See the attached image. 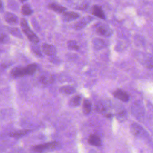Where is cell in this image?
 I'll return each mask as SVG.
<instances>
[{
  "mask_svg": "<svg viewBox=\"0 0 153 153\" xmlns=\"http://www.w3.org/2000/svg\"><path fill=\"white\" fill-rule=\"evenodd\" d=\"M20 2H25V1H26V0H19Z\"/></svg>",
  "mask_w": 153,
  "mask_h": 153,
  "instance_id": "27",
  "label": "cell"
},
{
  "mask_svg": "<svg viewBox=\"0 0 153 153\" xmlns=\"http://www.w3.org/2000/svg\"><path fill=\"white\" fill-rule=\"evenodd\" d=\"M48 8L51 10H53L54 11L57 12V13H64L66 8L63 6L59 5L58 4H56L55 3H51L48 5Z\"/></svg>",
  "mask_w": 153,
  "mask_h": 153,
  "instance_id": "13",
  "label": "cell"
},
{
  "mask_svg": "<svg viewBox=\"0 0 153 153\" xmlns=\"http://www.w3.org/2000/svg\"><path fill=\"white\" fill-rule=\"evenodd\" d=\"M37 69V65L35 63L30 64L25 67H16L11 71V76L14 78L21 77L25 75H32Z\"/></svg>",
  "mask_w": 153,
  "mask_h": 153,
  "instance_id": "1",
  "label": "cell"
},
{
  "mask_svg": "<svg viewBox=\"0 0 153 153\" xmlns=\"http://www.w3.org/2000/svg\"><path fill=\"white\" fill-rule=\"evenodd\" d=\"M130 130L131 133L137 137L143 136L144 135V130L143 128L136 123H133L131 124L130 127Z\"/></svg>",
  "mask_w": 153,
  "mask_h": 153,
  "instance_id": "6",
  "label": "cell"
},
{
  "mask_svg": "<svg viewBox=\"0 0 153 153\" xmlns=\"http://www.w3.org/2000/svg\"><path fill=\"white\" fill-rule=\"evenodd\" d=\"M60 91L62 93L66 94H72L74 93H75V90L74 87L71 86H63L60 87Z\"/></svg>",
  "mask_w": 153,
  "mask_h": 153,
  "instance_id": "15",
  "label": "cell"
},
{
  "mask_svg": "<svg viewBox=\"0 0 153 153\" xmlns=\"http://www.w3.org/2000/svg\"><path fill=\"white\" fill-rule=\"evenodd\" d=\"M1 21H0V27H1Z\"/></svg>",
  "mask_w": 153,
  "mask_h": 153,
  "instance_id": "28",
  "label": "cell"
},
{
  "mask_svg": "<svg viewBox=\"0 0 153 153\" xmlns=\"http://www.w3.org/2000/svg\"><path fill=\"white\" fill-rule=\"evenodd\" d=\"M8 40H9V38L6 34L2 32H0V42L7 43Z\"/></svg>",
  "mask_w": 153,
  "mask_h": 153,
  "instance_id": "24",
  "label": "cell"
},
{
  "mask_svg": "<svg viewBox=\"0 0 153 153\" xmlns=\"http://www.w3.org/2000/svg\"><path fill=\"white\" fill-rule=\"evenodd\" d=\"M3 10V3L1 0H0V11H2Z\"/></svg>",
  "mask_w": 153,
  "mask_h": 153,
  "instance_id": "26",
  "label": "cell"
},
{
  "mask_svg": "<svg viewBox=\"0 0 153 153\" xmlns=\"http://www.w3.org/2000/svg\"><path fill=\"white\" fill-rule=\"evenodd\" d=\"M54 76L50 74L42 75L39 78V81H41V82L44 84H51L54 81Z\"/></svg>",
  "mask_w": 153,
  "mask_h": 153,
  "instance_id": "11",
  "label": "cell"
},
{
  "mask_svg": "<svg viewBox=\"0 0 153 153\" xmlns=\"http://www.w3.org/2000/svg\"><path fill=\"white\" fill-rule=\"evenodd\" d=\"M8 31L14 36L19 37V38H22V33H20V30L16 27H9L8 28Z\"/></svg>",
  "mask_w": 153,
  "mask_h": 153,
  "instance_id": "22",
  "label": "cell"
},
{
  "mask_svg": "<svg viewBox=\"0 0 153 153\" xmlns=\"http://www.w3.org/2000/svg\"><path fill=\"white\" fill-rule=\"evenodd\" d=\"M5 20L10 25H16L18 23V17L12 13L7 12L4 14Z\"/></svg>",
  "mask_w": 153,
  "mask_h": 153,
  "instance_id": "8",
  "label": "cell"
},
{
  "mask_svg": "<svg viewBox=\"0 0 153 153\" xmlns=\"http://www.w3.org/2000/svg\"><path fill=\"white\" fill-rule=\"evenodd\" d=\"M113 95L115 97L121 100L123 102H127L129 100L128 94L126 91L121 90H117L115 91Z\"/></svg>",
  "mask_w": 153,
  "mask_h": 153,
  "instance_id": "7",
  "label": "cell"
},
{
  "mask_svg": "<svg viewBox=\"0 0 153 153\" xmlns=\"http://www.w3.org/2000/svg\"><path fill=\"white\" fill-rule=\"evenodd\" d=\"M91 111V103L88 100H84L83 103V112L85 114L87 115L90 114Z\"/></svg>",
  "mask_w": 153,
  "mask_h": 153,
  "instance_id": "16",
  "label": "cell"
},
{
  "mask_svg": "<svg viewBox=\"0 0 153 153\" xmlns=\"http://www.w3.org/2000/svg\"><path fill=\"white\" fill-rule=\"evenodd\" d=\"M90 18L89 17H84L81 20H79L78 22H77L75 25V27L76 29H81L82 27H84L90 21Z\"/></svg>",
  "mask_w": 153,
  "mask_h": 153,
  "instance_id": "14",
  "label": "cell"
},
{
  "mask_svg": "<svg viewBox=\"0 0 153 153\" xmlns=\"http://www.w3.org/2000/svg\"><path fill=\"white\" fill-rule=\"evenodd\" d=\"M29 132V130H22V131H18L16 132H13L10 134V136L13 137H16V138H19L21 137L25 134H26Z\"/></svg>",
  "mask_w": 153,
  "mask_h": 153,
  "instance_id": "19",
  "label": "cell"
},
{
  "mask_svg": "<svg viewBox=\"0 0 153 153\" xmlns=\"http://www.w3.org/2000/svg\"><path fill=\"white\" fill-rule=\"evenodd\" d=\"M127 113L126 111H123L120 112H118L117 114V118L120 121H124L127 119Z\"/></svg>",
  "mask_w": 153,
  "mask_h": 153,
  "instance_id": "21",
  "label": "cell"
},
{
  "mask_svg": "<svg viewBox=\"0 0 153 153\" xmlns=\"http://www.w3.org/2000/svg\"><path fill=\"white\" fill-rule=\"evenodd\" d=\"M95 109L96 111L99 112H105L106 110V107L105 106L104 104H103L102 103H99L98 104H97L96 105L95 107Z\"/></svg>",
  "mask_w": 153,
  "mask_h": 153,
  "instance_id": "23",
  "label": "cell"
},
{
  "mask_svg": "<svg viewBox=\"0 0 153 153\" xmlns=\"http://www.w3.org/2000/svg\"><path fill=\"white\" fill-rule=\"evenodd\" d=\"M43 53L48 56H54L56 54L57 51L54 46L51 44H44L42 46Z\"/></svg>",
  "mask_w": 153,
  "mask_h": 153,
  "instance_id": "5",
  "label": "cell"
},
{
  "mask_svg": "<svg viewBox=\"0 0 153 153\" xmlns=\"http://www.w3.org/2000/svg\"><path fill=\"white\" fill-rule=\"evenodd\" d=\"M68 47L69 49L74 50H78L79 48L78 42L74 40H71V41H68Z\"/></svg>",
  "mask_w": 153,
  "mask_h": 153,
  "instance_id": "20",
  "label": "cell"
},
{
  "mask_svg": "<svg viewBox=\"0 0 153 153\" xmlns=\"http://www.w3.org/2000/svg\"><path fill=\"white\" fill-rule=\"evenodd\" d=\"M32 50H33V51L36 54H38L39 56H41V53H40L39 50V48H38V47H35V46H33V48H32Z\"/></svg>",
  "mask_w": 153,
  "mask_h": 153,
  "instance_id": "25",
  "label": "cell"
},
{
  "mask_svg": "<svg viewBox=\"0 0 153 153\" xmlns=\"http://www.w3.org/2000/svg\"><path fill=\"white\" fill-rule=\"evenodd\" d=\"M20 25L22 30L27 36V38L33 44H37L39 42V38L35 33L29 27L27 21L25 19H22L20 21Z\"/></svg>",
  "mask_w": 153,
  "mask_h": 153,
  "instance_id": "2",
  "label": "cell"
},
{
  "mask_svg": "<svg viewBox=\"0 0 153 153\" xmlns=\"http://www.w3.org/2000/svg\"><path fill=\"white\" fill-rule=\"evenodd\" d=\"M81 97L79 96H75L74 97L71 99L70 100V105L72 106H78L81 104Z\"/></svg>",
  "mask_w": 153,
  "mask_h": 153,
  "instance_id": "17",
  "label": "cell"
},
{
  "mask_svg": "<svg viewBox=\"0 0 153 153\" xmlns=\"http://www.w3.org/2000/svg\"><path fill=\"white\" fill-rule=\"evenodd\" d=\"M59 145V143L57 142H48L45 144L38 145L33 147V150L37 152H42L46 151H50L56 149Z\"/></svg>",
  "mask_w": 153,
  "mask_h": 153,
  "instance_id": "3",
  "label": "cell"
},
{
  "mask_svg": "<svg viewBox=\"0 0 153 153\" xmlns=\"http://www.w3.org/2000/svg\"><path fill=\"white\" fill-rule=\"evenodd\" d=\"M22 13L23 15L29 16L32 14L33 11L30 6L27 4H25L22 7Z\"/></svg>",
  "mask_w": 153,
  "mask_h": 153,
  "instance_id": "18",
  "label": "cell"
},
{
  "mask_svg": "<svg viewBox=\"0 0 153 153\" xmlns=\"http://www.w3.org/2000/svg\"><path fill=\"white\" fill-rule=\"evenodd\" d=\"M92 14L99 18H100L101 19H105V14L103 13L102 8L98 5H94L91 10Z\"/></svg>",
  "mask_w": 153,
  "mask_h": 153,
  "instance_id": "9",
  "label": "cell"
},
{
  "mask_svg": "<svg viewBox=\"0 0 153 153\" xmlns=\"http://www.w3.org/2000/svg\"><path fill=\"white\" fill-rule=\"evenodd\" d=\"M79 17L78 14L75 12L72 11H68V12H64L63 15V18L65 21L66 22H70L76 19Z\"/></svg>",
  "mask_w": 153,
  "mask_h": 153,
  "instance_id": "10",
  "label": "cell"
},
{
  "mask_svg": "<svg viewBox=\"0 0 153 153\" xmlns=\"http://www.w3.org/2000/svg\"><path fill=\"white\" fill-rule=\"evenodd\" d=\"M88 142L90 145H94V146H100L102 144V142L100 139L95 134H91L89 136Z\"/></svg>",
  "mask_w": 153,
  "mask_h": 153,
  "instance_id": "12",
  "label": "cell"
},
{
  "mask_svg": "<svg viewBox=\"0 0 153 153\" xmlns=\"http://www.w3.org/2000/svg\"><path fill=\"white\" fill-rule=\"evenodd\" d=\"M96 32L100 35L104 36H110L112 31L110 27H109L107 25H99L96 28Z\"/></svg>",
  "mask_w": 153,
  "mask_h": 153,
  "instance_id": "4",
  "label": "cell"
}]
</instances>
